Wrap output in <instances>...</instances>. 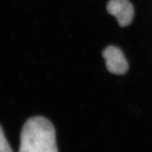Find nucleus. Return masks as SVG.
<instances>
[{"label": "nucleus", "instance_id": "nucleus-2", "mask_svg": "<svg viewBox=\"0 0 152 152\" xmlns=\"http://www.w3.org/2000/svg\"><path fill=\"white\" fill-rule=\"evenodd\" d=\"M102 56L108 72L115 75H123L127 72L129 64L119 48L109 46L103 50Z\"/></svg>", "mask_w": 152, "mask_h": 152}, {"label": "nucleus", "instance_id": "nucleus-4", "mask_svg": "<svg viewBox=\"0 0 152 152\" xmlns=\"http://www.w3.org/2000/svg\"><path fill=\"white\" fill-rule=\"evenodd\" d=\"M0 152H14L6 138L1 125H0Z\"/></svg>", "mask_w": 152, "mask_h": 152}, {"label": "nucleus", "instance_id": "nucleus-1", "mask_svg": "<svg viewBox=\"0 0 152 152\" xmlns=\"http://www.w3.org/2000/svg\"><path fill=\"white\" fill-rule=\"evenodd\" d=\"M18 152H58L53 124L41 116L28 118L21 131Z\"/></svg>", "mask_w": 152, "mask_h": 152}, {"label": "nucleus", "instance_id": "nucleus-3", "mask_svg": "<svg viewBox=\"0 0 152 152\" xmlns=\"http://www.w3.org/2000/svg\"><path fill=\"white\" fill-rule=\"evenodd\" d=\"M107 10L108 13L115 17L121 27L128 26L132 22L134 10L129 0H110Z\"/></svg>", "mask_w": 152, "mask_h": 152}]
</instances>
